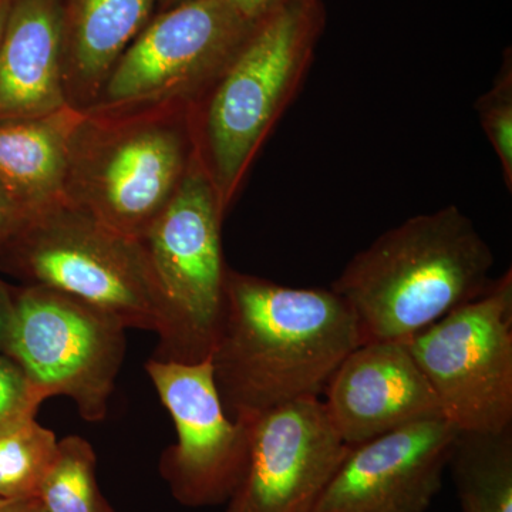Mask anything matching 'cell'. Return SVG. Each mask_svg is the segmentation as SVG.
I'll use <instances>...</instances> for the list:
<instances>
[{"instance_id": "cell-12", "label": "cell", "mask_w": 512, "mask_h": 512, "mask_svg": "<svg viewBox=\"0 0 512 512\" xmlns=\"http://www.w3.org/2000/svg\"><path fill=\"white\" fill-rule=\"evenodd\" d=\"M457 429L417 421L350 448L313 512H424L443 487Z\"/></svg>"}, {"instance_id": "cell-2", "label": "cell", "mask_w": 512, "mask_h": 512, "mask_svg": "<svg viewBox=\"0 0 512 512\" xmlns=\"http://www.w3.org/2000/svg\"><path fill=\"white\" fill-rule=\"evenodd\" d=\"M494 262L473 221L447 205L384 232L330 289L352 309L362 343H406L487 292Z\"/></svg>"}, {"instance_id": "cell-8", "label": "cell", "mask_w": 512, "mask_h": 512, "mask_svg": "<svg viewBox=\"0 0 512 512\" xmlns=\"http://www.w3.org/2000/svg\"><path fill=\"white\" fill-rule=\"evenodd\" d=\"M124 326L79 299L40 286L13 295L6 355L49 397H70L80 416L101 421L123 363Z\"/></svg>"}, {"instance_id": "cell-18", "label": "cell", "mask_w": 512, "mask_h": 512, "mask_svg": "<svg viewBox=\"0 0 512 512\" xmlns=\"http://www.w3.org/2000/svg\"><path fill=\"white\" fill-rule=\"evenodd\" d=\"M59 450L55 433L25 417L0 429V498L35 500Z\"/></svg>"}, {"instance_id": "cell-14", "label": "cell", "mask_w": 512, "mask_h": 512, "mask_svg": "<svg viewBox=\"0 0 512 512\" xmlns=\"http://www.w3.org/2000/svg\"><path fill=\"white\" fill-rule=\"evenodd\" d=\"M66 106L63 0H13L0 42V120Z\"/></svg>"}, {"instance_id": "cell-23", "label": "cell", "mask_w": 512, "mask_h": 512, "mask_svg": "<svg viewBox=\"0 0 512 512\" xmlns=\"http://www.w3.org/2000/svg\"><path fill=\"white\" fill-rule=\"evenodd\" d=\"M242 18L249 22H258L269 10L274 9L281 0H227Z\"/></svg>"}, {"instance_id": "cell-9", "label": "cell", "mask_w": 512, "mask_h": 512, "mask_svg": "<svg viewBox=\"0 0 512 512\" xmlns=\"http://www.w3.org/2000/svg\"><path fill=\"white\" fill-rule=\"evenodd\" d=\"M255 23L227 0H188L163 10L127 47L92 109L197 104Z\"/></svg>"}, {"instance_id": "cell-24", "label": "cell", "mask_w": 512, "mask_h": 512, "mask_svg": "<svg viewBox=\"0 0 512 512\" xmlns=\"http://www.w3.org/2000/svg\"><path fill=\"white\" fill-rule=\"evenodd\" d=\"M13 313V296L5 285L0 282V352H5L6 339H8L10 319Z\"/></svg>"}, {"instance_id": "cell-26", "label": "cell", "mask_w": 512, "mask_h": 512, "mask_svg": "<svg viewBox=\"0 0 512 512\" xmlns=\"http://www.w3.org/2000/svg\"><path fill=\"white\" fill-rule=\"evenodd\" d=\"M12 2L13 0H0V42H2L3 30H5Z\"/></svg>"}, {"instance_id": "cell-16", "label": "cell", "mask_w": 512, "mask_h": 512, "mask_svg": "<svg viewBox=\"0 0 512 512\" xmlns=\"http://www.w3.org/2000/svg\"><path fill=\"white\" fill-rule=\"evenodd\" d=\"M84 110L0 120V185L26 218L66 201L70 150Z\"/></svg>"}, {"instance_id": "cell-27", "label": "cell", "mask_w": 512, "mask_h": 512, "mask_svg": "<svg viewBox=\"0 0 512 512\" xmlns=\"http://www.w3.org/2000/svg\"><path fill=\"white\" fill-rule=\"evenodd\" d=\"M184 2H188V0H157V8L163 12V10L174 8Z\"/></svg>"}, {"instance_id": "cell-3", "label": "cell", "mask_w": 512, "mask_h": 512, "mask_svg": "<svg viewBox=\"0 0 512 512\" xmlns=\"http://www.w3.org/2000/svg\"><path fill=\"white\" fill-rule=\"evenodd\" d=\"M323 28L322 0H281L195 104L197 153L225 212L302 86Z\"/></svg>"}, {"instance_id": "cell-28", "label": "cell", "mask_w": 512, "mask_h": 512, "mask_svg": "<svg viewBox=\"0 0 512 512\" xmlns=\"http://www.w3.org/2000/svg\"><path fill=\"white\" fill-rule=\"evenodd\" d=\"M32 512H46L45 508H43V505L40 504V501L37 500V503L35 505V508H33Z\"/></svg>"}, {"instance_id": "cell-20", "label": "cell", "mask_w": 512, "mask_h": 512, "mask_svg": "<svg viewBox=\"0 0 512 512\" xmlns=\"http://www.w3.org/2000/svg\"><path fill=\"white\" fill-rule=\"evenodd\" d=\"M476 110L485 136L493 146L504 183L512 191V62L511 52L504 56L493 86L477 100Z\"/></svg>"}, {"instance_id": "cell-19", "label": "cell", "mask_w": 512, "mask_h": 512, "mask_svg": "<svg viewBox=\"0 0 512 512\" xmlns=\"http://www.w3.org/2000/svg\"><path fill=\"white\" fill-rule=\"evenodd\" d=\"M37 500L46 512H114L100 493L96 453L89 441L79 436L59 441Z\"/></svg>"}, {"instance_id": "cell-1", "label": "cell", "mask_w": 512, "mask_h": 512, "mask_svg": "<svg viewBox=\"0 0 512 512\" xmlns=\"http://www.w3.org/2000/svg\"><path fill=\"white\" fill-rule=\"evenodd\" d=\"M360 345L355 315L332 289L288 288L228 269L210 357L232 420L251 421L281 404L322 396Z\"/></svg>"}, {"instance_id": "cell-15", "label": "cell", "mask_w": 512, "mask_h": 512, "mask_svg": "<svg viewBox=\"0 0 512 512\" xmlns=\"http://www.w3.org/2000/svg\"><path fill=\"white\" fill-rule=\"evenodd\" d=\"M157 0H63L67 103L92 109L127 47L150 23Z\"/></svg>"}, {"instance_id": "cell-25", "label": "cell", "mask_w": 512, "mask_h": 512, "mask_svg": "<svg viewBox=\"0 0 512 512\" xmlns=\"http://www.w3.org/2000/svg\"><path fill=\"white\" fill-rule=\"evenodd\" d=\"M37 503L35 500H9L0 498V512H32Z\"/></svg>"}, {"instance_id": "cell-21", "label": "cell", "mask_w": 512, "mask_h": 512, "mask_svg": "<svg viewBox=\"0 0 512 512\" xmlns=\"http://www.w3.org/2000/svg\"><path fill=\"white\" fill-rule=\"evenodd\" d=\"M45 394L26 376L22 367L0 352V429L25 417L36 416Z\"/></svg>"}, {"instance_id": "cell-7", "label": "cell", "mask_w": 512, "mask_h": 512, "mask_svg": "<svg viewBox=\"0 0 512 512\" xmlns=\"http://www.w3.org/2000/svg\"><path fill=\"white\" fill-rule=\"evenodd\" d=\"M407 343L457 431L512 427V271Z\"/></svg>"}, {"instance_id": "cell-6", "label": "cell", "mask_w": 512, "mask_h": 512, "mask_svg": "<svg viewBox=\"0 0 512 512\" xmlns=\"http://www.w3.org/2000/svg\"><path fill=\"white\" fill-rule=\"evenodd\" d=\"M224 215L195 151L180 187L141 239L168 318L157 359L194 363L211 356L225 305Z\"/></svg>"}, {"instance_id": "cell-4", "label": "cell", "mask_w": 512, "mask_h": 512, "mask_svg": "<svg viewBox=\"0 0 512 512\" xmlns=\"http://www.w3.org/2000/svg\"><path fill=\"white\" fill-rule=\"evenodd\" d=\"M194 106L163 101L84 110L70 150L66 201L141 241L197 151Z\"/></svg>"}, {"instance_id": "cell-17", "label": "cell", "mask_w": 512, "mask_h": 512, "mask_svg": "<svg viewBox=\"0 0 512 512\" xmlns=\"http://www.w3.org/2000/svg\"><path fill=\"white\" fill-rule=\"evenodd\" d=\"M448 466L463 512H512V427L457 431Z\"/></svg>"}, {"instance_id": "cell-5", "label": "cell", "mask_w": 512, "mask_h": 512, "mask_svg": "<svg viewBox=\"0 0 512 512\" xmlns=\"http://www.w3.org/2000/svg\"><path fill=\"white\" fill-rule=\"evenodd\" d=\"M10 274L107 313L124 328L168 336L163 295L146 248L64 201L28 218L0 251Z\"/></svg>"}, {"instance_id": "cell-13", "label": "cell", "mask_w": 512, "mask_h": 512, "mask_svg": "<svg viewBox=\"0 0 512 512\" xmlns=\"http://www.w3.org/2000/svg\"><path fill=\"white\" fill-rule=\"evenodd\" d=\"M322 396L333 427L350 448L441 416L436 394L404 342L357 346Z\"/></svg>"}, {"instance_id": "cell-22", "label": "cell", "mask_w": 512, "mask_h": 512, "mask_svg": "<svg viewBox=\"0 0 512 512\" xmlns=\"http://www.w3.org/2000/svg\"><path fill=\"white\" fill-rule=\"evenodd\" d=\"M26 221V215L0 185V251L12 241Z\"/></svg>"}, {"instance_id": "cell-11", "label": "cell", "mask_w": 512, "mask_h": 512, "mask_svg": "<svg viewBox=\"0 0 512 512\" xmlns=\"http://www.w3.org/2000/svg\"><path fill=\"white\" fill-rule=\"evenodd\" d=\"M247 423V466L227 512H313L350 451L322 399L293 400Z\"/></svg>"}, {"instance_id": "cell-10", "label": "cell", "mask_w": 512, "mask_h": 512, "mask_svg": "<svg viewBox=\"0 0 512 512\" xmlns=\"http://www.w3.org/2000/svg\"><path fill=\"white\" fill-rule=\"evenodd\" d=\"M146 369L177 429L164 460L175 497L197 507L229 500L247 466L249 427L225 412L211 357L194 363L153 357Z\"/></svg>"}]
</instances>
